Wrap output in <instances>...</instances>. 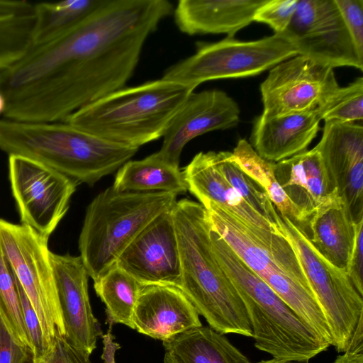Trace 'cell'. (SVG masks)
<instances>
[{
    "mask_svg": "<svg viewBox=\"0 0 363 363\" xmlns=\"http://www.w3.org/2000/svg\"><path fill=\"white\" fill-rule=\"evenodd\" d=\"M298 0H267L256 11L254 21L267 24L275 34H282L289 26Z\"/></svg>",
    "mask_w": 363,
    "mask_h": 363,
    "instance_id": "836d02e7",
    "label": "cell"
},
{
    "mask_svg": "<svg viewBox=\"0 0 363 363\" xmlns=\"http://www.w3.org/2000/svg\"><path fill=\"white\" fill-rule=\"evenodd\" d=\"M194 90L162 77L112 92L65 122L106 140L139 148L163 137Z\"/></svg>",
    "mask_w": 363,
    "mask_h": 363,
    "instance_id": "5b68a950",
    "label": "cell"
},
{
    "mask_svg": "<svg viewBox=\"0 0 363 363\" xmlns=\"http://www.w3.org/2000/svg\"><path fill=\"white\" fill-rule=\"evenodd\" d=\"M298 55L281 34L252 41L226 37L197 43L196 52L168 68L162 78L195 89L206 81L257 75Z\"/></svg>",
    "mask_w": 363,
    "mask_h": 363,
    "instance_id": "ba28073f",
    "label": "cell"
},
{
    "mask_svg": "<svg viewBox=\"0 0 363 363\" xmlns=\"http://www.w3.org/2000/svg\"><path fill=\"white\" fill-rule=\"evenodd\" d=\"M251 363V362H249ZM256 363H308V362H290V361H284V360H279L275 359H271L268 360H262L260 362H256Z\"/></svg>",
    "mask_w": 363,
    "mask_h": 363,
    "instance_id": "b9f144b4",
    "label": "cell"
},
{
    "mask_svg": "<svg viewBox=\"0 0 363 363\" xmlns=\"http://www.w3.org/2000/svg\"><path fill=\"white\" fill-rule=\"evenodd\" d=\"M139 148L115 143L66 122L0 119V150L46 165L78 184L93 185Z\"/></svg>",
    "mask_w": 363,
    "mask_h": 363,
    "instance_id": "3957f363",
    "label": "cell"
},
{
    "mask_svg": "<svg viewBox=\"0 0 363 363\" xmlns=\"http://www.w3.org/2000/svg\"><path fill=\"white\" fill-rule=\"evenodd\" d=\"M333 363H363V327L357 325L350 339L347 347Z\"/></svg>",
    "mask_w": 363,
    "mask_h": 363,
    "instance_id": "f35d334b",
    "label": "cell"
},
{
    "mask_svg": "<svg viewBox=\"0 0 363 363\" xmlns=\"http://www.w3.org/2000/svg\"><path fill=\"white\" fill-rule=\"evenodd\" d=\"M172 11L167 0H104L65 33L33 46L0 71L4 118L65 122L81 108L123 88L146 39Z\"/></svg>",
    "mask_w": 363,
    "mask_h": 363,
    "instance_id": "6da1fadb",
    "label": "cell"
},
{
    "mask_svg": "<svg viewBox=\"0 0 363 363\" xmlns=\"http://www.w3.org/2000/svg\"><path fill=\"white\" fill-rule=\"evenodd\" d=\"M74 349L78 363H93L90 359V356L76 350L74 347Z\"/></svg>",
    "mask_w": 363,
    "mask_h": 363,
    "instance_id": "60d3db41",
    "label": "cell"
},
{
    "mask_svg": "<svg viewBox=\"0 0 363 363\" xmlns=\"http://www.w3.org/2000/svg\"><path fill=\"white\" fill-rule=\"evenodd\" d=\"M133 322L134 330L164 342L202 325L196 309L178 287L162 284L143 285Z\"/></svg>",
    "mask_w": 363,
    "mask_h": 363,
    "instance_id": "d6986e66",
    "label": "cell"
},
{
    "mask_svg": "<svg viewBox=\"0 0 363 363\" xmlns=\"http://www.w3.org/2000/svg\"><path fill=\"white\" fill-rule=\"evenodd\" d=\"M112 186L121 191H166L177 195L188 191L183 171L158 152L126 162L118 169Z\"/></svg>",
    "mask_w": 363,
    "mask_h": 363,
    "instance_id": "d4e9b609",
    "label": "cell"
},
{
    "mask_svg": "<svg viewBox=\"0 0 363 363\" xmlns=\"http://www.w3.org/2000/svg\"><path fill=\"white\" fill-rule=\"evenodd\" d=\"M112 327L113 325H109L106 333L101 336L103 343L101 359L104 363H116V353L121 347V345L115 341Z\"/></svg>",
    "mask_w": 363,
    "mask_h": 363,
    "instance_id": "ab89813d",
    "label": "cell"
},
{
    "mask_svg": "<svg viewBox=\"0 0 363 363\" xmlns=\"http://www.w3.org/2000/svg\"><path fill=\"white\" fill-rule=\"evenodd\" d=\"M48 239L25 225L0 219V247L40 320L48 342L65 328L49 258Z\"/></svg>",
    "mask_w": 363,
    "mask_h": 363,
    "instance_id": "30bf717a",
    "label": "cell"
},
{
    "mask_svg": "<svg viewBox=\"0 0 363 363\" xmlns=\"http://www.w3.org/2000/svg\"><path fill=\"white\" fill-rule=\"evenodd\" d=\"M339 87L333 68L298 55L273 67L261 83L262 115L314 110Z\"/></svg>",
    "mask_w": 363,
    "mask_h": 363,
    "instance_id": "4fadbf2b",
    "label": "cell"
},
{
    "mask_svg": "<svg viewBox=\"0 0 363 363\" xmlns=\"http://www.w3.org/2000/svg\"><path fill=\"white\" fill-rule=\"evenodd\" d=\"M104 0H66L35 4L33 45L46 44L77 26Z\"/></svg>",
    "mask_w": 363,
    "mask_h": 363,
    "instance_id": "83f0119b",
    "label": "cell"
},
{
    "mask_svg": "<svg viewBox=\"0 0 363 363\" xmlns=\"http://www.w3.org/2000/svg\"><path fill=\"white\" fill-rule=\"evenodd\" d=\"M28 363H32V362H28Z\"/></svg>",
    "mask_w": 363,
    "mask_h": 363,
    "instance_id": "ee69618b",
    "label": "cell"
},
{
    "mask_svg": "<svg viewBox=\"0 0 363 363\" xmlns=\"http://www.w3.org/2000/svg\"><path fill=\"white\" fill-rule=\"evenodd\" d=\"M177 196L121 191L112 186L96 196L86 208L79 238V256L94 282L116 264L147 225L173 208Z\"/></svg>",
    "mask_w": 363,
    "mask_h": 363,
    "instance_id": "8992f818",
    "label": "cell"
},
{
    "mask_svg": "<svg viewBox=\"0 0 363 363\" xmlns=\"http://www.w3.org/2000/svg\"><path fill=\"white\" fill-rule=\"evenodd\" d=\"M40 363H78L74 347L56 331L50 352Z\"/></svg>",
    "mask_w": 363,
    "mask_h": 363,
    "instance_id": "74e56055",
    "label": "cell"
},
{
    "mask_svg": "<svg viewBox=\"0 0 363 363\" xmlns=\"http://www.w3.org/2000/svg\"><path fill=\"white\" fill-rule=\"evenodd\" d=\"M32 362L30 349L16 337L0 306V363Z\"/></svg>",
    "mask_w": 363,
    "mask_h": 363,
    "instance_id": "e575fe53",
    "label": "cell"
},
{
    "mask_svg": "<svg viewBox=\"0 0 363 363\" xmlns=\"http://www.w3.org/2000/svg\"><path fill=\"white\" fill-rule=\"evenodd\" d=\"M315 148L350 218L354 223H358L363 220L362 125L326 121Z\"/></svg>",
    "mask_w": 363,
    "mask_h": 363,
    "instance_id": "5bb4252c",
    "label": "cell"
},
{
    "mask_svg": "<svg viewBox=\"0 0 363 363\" xmlns=\"http://www.w3.org/2000/svg\"><path fill=\"white\" fill-rule=\"evenodd\" d=\"M5 99L3 95L0 93V115L3 114L5 109Z\"/></svg>",
    "mask_w": 363,
    "mask_h": 363,
    "instance_id": "7bdbcfd3",
    "label": "cell"
},
{
    "mask_svg": "<svg viewBox=\"0 0 363 363\" xmlns=\"http://www.w3.org/2000/svg\"><path fill=\"white\" fill-rule=\"evenodd\" d=\"M267 0H180L174 10L178 28L186 34H220L234 38L254 21Z\"/></svg>",
    "mask_w": 363,
    "mask_h": 363,
    "instance_id": "44dd1931",
    "label": "cell"
},
{
    "mask_svg": "<svg viewBox=\"0 0 363 363\" xmlns=\"http://www.w3.org/2000/svg\"><path fill=\"white\" fill-rule=\"evenodd\" d=\"M233 251L302 320L332 345L330 331L289 240L280 233L247 232L234 242Z\"/></svg>",
    "mask_w": 363,
    "mask_h": 363,
    "instance_id": "52a82bcc",
    "label": "cell"
},
{
    "mask_svg": "<svg viewBox=\"0 0 363 363\" xmlns=\"http://www.w3.org/2000/svg\"><path fill=\"white\" fill-rule=\"evenodd\" d=\"M0 306L18 339L30 352V343L24 325L19 294L13 272L0 247Z\"/></svg>",
    "mask_w": 363,
    "mask_h": 363,
    "instance_id": "1f68e13d",
    "label": "cell"
},
{
    "mask_svg": "<svg viewBox=\"0 0 363 363\" xmlns=\"http://www.w3.org/2000/svg\"><path fill=\"white\" fill-rule=\"evenodd\" d=\"M9 175L21 221L48 240L69 208L78 184L31 159L9 157Z\"/></svg>",
    "mask_w": 363,
    "mask_h": 363,
    "instance_id": "8fae6325",
    "label": "cell"
},
{
    "mask_svg": "<svg viewBox=\"0 0 363 363\" xmlns=\"http://www.w3.org/2000/svg\"><path fill=\"white\" fill-rule=\"evenodd\" d=\"M35 3L0 0V71L20 60L33 46Z\"/></svg>",
    "mask_w": 363,
    "mask_h": 363,
    "instance_id": "484cf974",
    "label": "cell"
},
{
    "mask_svg": "<svg viewBox=\"0 0 363 363\" xmlns=\"http://www.w3.org/2000/svg\"><path fill=\"white\" fill-rule=\"evenodd\" d=\"M310 228L308 239L314 248L332 264L346 271L354 244L355 223L342 203L318 211L311 219Z\"/></svg>",
    "mask_w": 363,
    "mask_h": 363,
    "instance_id": "cb8c5ba5",
    "label": "cell"
},
{
    "mask_svg": "<svg viewBox=\"0 0 363 363\" xmlns=\"http://www.w3.org/2000/svg\"><path fill=\"white\" fill-rule=\"evenodd\" d=\"M94 286L106 306V323L134 330L133 313L143 285L115 264L94 281Z\"/></svg>",
    "mask_w": 363,
    "mask_h": 363,
    "instance_id": "f1b7e54d",
    "label": "cell"
},
{
    "mask_svg": "<svg viewBox=\"0 0 363 363\" xmlns=\"http://www.w3.org/2000/svg\"><path fill=\"white\" fill-rule=\"evenodd\" d=\"M276 220L279 231L293 246L325 315L332 345L338 352H345L363 313V296L352 284L347 272L320 255L308 237L289 218L279 213Z\"/></svg>",
    "mask_w": 363,
    "mask_h": 363,
    "instance_id": "9c48e42d",
    "label": "cell"
},
{
    "mask_svg": "<svg viewBox=\"0 0 363 363\" xmlns=\"http://www.w3.org/2000/svg\"><path fill=\"white\" fill-rule=\"evenodd\" d=\"M320 121L315 109L274 117L261 114L253 124L251 145L263 159L280 162L307 150Z\"/></svg>",
    "mask_w": 363,
    "mask_h": 363,
    "instance_id": "ffe728a7",
    "label": "cell"
},
{
    "mask_svg": "<svg viewBox=\"0 0 363 363\" xmlns=\"http://www.w3.org/2000/svg\"><path fill=\"white\" fill-rule=\"evenodd\" d=\"M172 214L182 266L179 289L212 329L252 337L241 297L213 252L206 210L199 202L182 199Z\"/></svg>",
    "mask_w": 363,
    "mask_h": 363,
    "instance_id": "7a4b0ae2",
    "label": "cell"
},
{
    "mask_svg": "<svg viewBox=\"0 0 363 363\" xmlns=\"http://www.w3.org/2000/svg\"><path fill=\"white\" fill-rule=\"evenodd\" d=\"M240 114L237 102L221 90L193 91L167 128L157 152L179 167L182 150L190 140L208 132L235 127Z\"/></svg>",
    "mask_w": 363,
    "mask_h": 363,
    "instance_id": "e0dca14e",
    "label": "cell"
},
{
    "mask_svg": "<svg viewBox=\"0 0 363 363\" xmlns=\"http://www.w3.org/2000/svg\"><path fill=\"white\" fill-rule=\"evenodd\" d=\"M231 159L265 191L281 216H286L308 238L311 229L300 211L292 204L277 180L275 162L261 157L245 139L238 140Z\"/></svg>",
    "mask_w": 363,
    "mask_h": 363,
    "instance_id": "4316f807",
    "label": "cell"
},
{
    "mask_svg": "<svg viewBox=\"0 0 363 363\" xmlns=\"http://www.w3.org/2000/svg\"><path fill=\"white\" fill-rule=\"evenodd\" d=\"M183 173L188 191L200 203L211 201L247 224L279 233L278 228L251 208L228 182L215 166L211 151L196 154Z\"/></svg>",
    "mask_w": 363,
    "mask_h": 363,
    "instance_id": "7402d4cb",
    "label": "cell"
},
{
    "mask_svg": "<svg viewBox=\"0 0 363 363\" xmlns=\"http://www.w3.org/2000/svg\"><path fill=\"white\" fill-rule=\"evenodd\" d=\"M212 160L228 182L255 211L277 228L278 212L261 186L231 159V152L211 151Z\"/></svg>",
    "mask_w": 363,
    "mask_h": 363,
    "instance_id": "f546056e",
    "label": "cell"
},
{
    "mask_svg": "<svg viewBox=\"0 0 363 363\" xmlns=\"http://www.w3.org/2000/svg\"><path fill=\"white\" fill-rule=\"evenodd\" d=\"M172 209L147 225L116 263L142 285L180 286L182 266Z\"/></svg>",
    "mask_w": 363,
    "mask_h": 363,
    "instance_id": "9a60e30c",
    "label": "cell"
},
{
    "mask_svg": "<svg viewBox=\"0 0 363 363\" xmlns=\"http://www.w3.org/2000/svg\"><path fill=\"white\" fill-rule=\"evenodd\" d=\"M210 238L218 263L244 303L256 348L275 359L308 362L331 346L252 271L211 228Z\"/></svg>",
    "mask_w": 363,
    "mask_h": 363,
    "instance_id": "277c9868",
    "label": "cell"
},
{
    "mask_svg": "<svg viewBox=\"0 0 363 363\" xmlns=\"http://www.w3.org/2000/svg\"><path fill=\"white\" fill-rule=\"evenodd\" d=\"M274 173L286 196L300 211L309 227L311 218L318 211L342 203L315 147L276 162Z\"/></svg>",
    "mask_w": 363,
    "mask_h": 363,
    "instance_id": "ac0fdd59",
    "label": "cell"
},
{
    "mask_svg": "<svg viewBox=\"0 0 363 363\" xmlns=\"http://www.w3.org/2000/svg\"><path fill=\"white\" fill-rule=\"evenodd\" d=\"M298 55L332 68L363 69L359 54L334 0H298L293 18L281 34Z\"/></svg>",
    "mask_w": 363,
    "mask_h": 363,
    "instance_id": "7c38bea8",
    "label": "cell"
},
{
    "mask_svg": "<svg viewBox=\"0 0 363 363\" xmlns=\"http://www.w3.org/2000/svg\"><path fill=\"white\" fill-rule=\"evenodd\" d=\"M321 120L355 123L363 119V78L340 86L315 108Z\"/></svg>",
    "mask_w": 363,
    "mask_h": 363,
    "instance_id": "4dcf8cb0",
    "label": "cell"
},
{
    "mask_svg": "<svg viewBox=\"0 0 363 363\" xmlns=\"http://www.w3.org/2000/svg\"><path fill=\"white\" fill-rule=\"evenodd\" d=\"M49 258L65 328L64 337L76 350L90 356L103 332L91 306L86 269L80 256L50 251Z\"/></svg>",
    "mask_w": 363,
    "mask_h": 363,
    "instance_id": "2e32d148",
    "label": "cell"
},
{
    "mask_svg": "<svg viewBox=\"0 0 363 363\" xmlns=\"http://www.w3.org/2000/svg\"><path fill=\"white\" fill-rule=\"evenodd\" d=\"M356 48L363 57V0H334Z\"/></svg>",
    "mask_w": 363,
    "mask_h": 363,
    "instance_id": "d590c367",
    "label": "cell"
},
{
    "mask_svg": "<svg viewBox=\"0 0 363 363\" xmlns=\"http://www.w3.org/2000/svg\"><path fill=\"white\" fill-rule=\"evenodd\" d=\"M346 271L352 284L363 296V220L355 224L354 244Z\"/></svg>",
    "mask_w": 363,
    "mask_h": 363,
    "instance_id": "8d00e7d4",
    "label": "cell"
},
{
    "mask_svg": "<svg viewBox=\"0 0 363 363\" xmlns=\"http://www.w3.org/2000/svg\"><path fill=\"white\" fill-rule=\"evenodd\" d=\"M164 363H249L248 358L223 334L197 327L162 342Z\"/></svg>",
    "mask_w": 363,
    "mask_h": 363,
    "instance_id": "603a6c76",
    "label": "cell"
},
{
    "mask_svg": "<svg viewBox=\"0 0 363 363\" xmlns=\"http://www.w3.org/2000/svg\"><path fill=\"white\" fill-rule=\"evenodd\" d=\"M15 281L20 297L24 325L30 343L32 363H40L50 352L52 345L48 342L38 316L29 298L16 278Z\"/></svg>",
    "mask_w": 363,
    "mask_h": 363,
    "instance_id": "d6a6232c",
    "label": "cell"
}]
</instances>
